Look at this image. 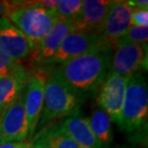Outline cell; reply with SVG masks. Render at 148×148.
Returning a JSON list of instances; mask_svg holds the SVG:
<instances>
[{
  "label": "cell",
  "mask_w": 148,
  "mask_h": 148,
  "mask_svg": "<svg viewBox=\"0 0 148 148\" xmlns=\"http://www.w3.org/2000/svg\"><path fill=\"white\" fill-rule=\"evenodd\" d=\"M147 117V82L143 74L136 73L128 77L118 125L126 132H136L146 126Z\"/></svg>",
  "instance_id": "3957f363"
},
{
  "label": "cell",
  "mask_w": 148,
  "mask_h": 148,
  "mask_svg": "<svg viewBox=\"0 0 148 148\" xmlns=\"http://www.w3.org/2000/svg\"><path fill=\"white\" fill-rule=\"evenodd\" d=\"M127 2L133 9H147L148 7V1L146 0H134Z\"/></svg>",
  "instance_id": "603a6c76"
},
{
  "label": "cell",
  "mask_w": 148,
  "mask_h": 148,
  "mask_svg": "<svg viewBox=\"0 0 148 148\" xmlns=\"http://www.w3.org/2000/svg\"><path fill=\"white\" fill-rule=\"evenodd\" d=\"M34 143L32 141H13V143H4L0 144V148H33Z\"/></svg>",
  "instance_id": "7402d4cb"
},
{
  "label": "cell",
  "mask_w": 148,
  "mask_h": 148,
  "mask_svg": "<svg viewBox=\"0 0 148 148\" xmlns=\"http://www.w3.org/2000/svg\"><path fill=\"white\" fill-rule=\"evenodd\" d=\"M73 31H76L74 20L59 18L40 44L32 51L29 56L30 61L36 64H49L64 38Z\"/></svg>",
  "instance_id": "8fae6325"
},
{
  "label": "cell",
  "mask_w": 148,
  "mask_h": 148,
  "mask_svg": "<svg viewBox=\"0 0 148 148\" xmlns=\"http://www.w3.org/2000/svg\"><path fill=\"white\" fill-rule=\"evenodd\" d=\"M133 8L127 1H114L103 26L101 36L112 49L132 26Z\"/></svg>",
  "instance_id": "4fadbf2b"
},
{
  "label": "cell",
  "mask_w": 148,
  "mask_h": 148,
  "mask_svg": "<svg viewBox=\"0 0 148 148\" xmlns=\"http://www.w3.org/2000/svg\"><path fill=\"white\" fill-rule=\"evenodd\" d=\"M147 69V44L121 43L114 47L109 72L129 77Z\"/></svg>",
  "instance_id": "ba28073f"
},
{
  "label": "cell",
  "mask_w": 148,
  "mask_h": 148,
  "mask_svg": "<svg viewBox=\"0 0 148 148\" xmlns=\"http://www.w3.org/2000/svg\"><path fill=\"white\" fill-rule=\"evenodd\" d=\"M34 47L28 38L9 20L0 17V52L20 62L31 55Z\"/></svg>",
  "instance_id": "30bf717a"
},
{
  "label": "cell",
  "mask_w": 148,
  "mask_h": 148,
  "mask_svg": "<svg viewBox=\"0 0 148 148\" xmlns=\"http://www.w3.org/2000/svg\"><path fill=\"white\" fill-rule=\"evenodd\" d=\"M27 74L25 70L0 79V114L22 92Z\"/></svg>",
  "instance_id": "9a60e30c"
},
{
  "label": "cell",
  "mask_w": 148,
  "mask_h": 148,
  "mask_svg": "<svg viewBox=\"0 0 148 148\" xmlns=\"http://www.w3.org/2000/svg\"><path fill=\"white\" fill-rule=\"evenodd\" d=\"M59 129L80 148H103L94 137L88 119L81 114L70 115L62 122Z\"/></svg>",
  "instance_id": "5bb4252c"
},
{
  "label": "cell",
  "mask_w": 148,
  "mask_h": 148,
  "mask_svg": "<svg viewBox=\"0 0 148 148\" xmlns=\"http://www.w3.org/2000/svg\"><path fill=\"white\" fill-rule=\"evenodd\" d=\"M120 148H127V147H120Z\"/></svg>",
  "instance_id": "d4e9b609"
},
{
  "label": "cell",
  "mask_w": 148,
  "mask_h": 148,
  "mask_svg": "<svg viewBox=\"0 0 148 148\" xmlns=\"http://www.w3.org/2000/svg\"><path fill=\"white\" fill-rule=\"evenodd\" d=\"M112 3L111 0H84L78 16L74 19L76 31L101 35Z\"/></svg>",
  "instance_id": "7c38bea8"
},
{
  "label": "cell",
  "mask_w": 148,
  "mask_h": 148,
  "mask_svg": "<svg viewBox=\"0 0 148 148\" xmlns=\"http://www.w3.org/2000/svg\"><path fill=\"white\" fill-rule=\"evenodd\" d=\"M0 144H1V140H0Z\"/></svg>",
  "instance_id": "484cf974"
},
{
  "label": "cell",
  "mask_w": 148,
  "mask_h": 148,
  "mask_svg": "<svg viewBox=\"0 0 148 148\" xmlns=\"http://www.w3.org/2000/svg\"><path fill=\"white\" fill-rule=\"evenodd\" d=\"M6 17L28 38L34 48L59 19L52 11L35 6L33 1H29L28 6L16 9Z\"/></svg>",
  "instance_id": "277c9868"
},
{
  "label": "cell",
  "mask_w": 148,
  "mask_h": 148,
  "mask_svg": "<svg viewBox=\"0 0 148 148\" xmlns=\"http://www.w3.org/2000/svg\"><path fill=\"white\" fill-rule=\"evenodd\" d=\"M82 0H58L53 10L58 18L74 20L78 16L81 10Z\"/></svg>",
  "instance_id": "ac0fdd59"
},
{
  "label": "cell",
  "mask_w": 148,
  "mask_h": 148,
  "mask_svg": "<svg viewBox=\"0 0 148 148\" xmlns=\"http://www.w3.org/2000/svg\"><path fill=\"white\" fill-rule=\"evenodd\" d=\"M29 137V125L22 92L0 114L1 143L23 141Z\"/></svg>",
  "instance_id": "52a82bcc"
},
{
  "label": "cell",
  "mask_w": 148,
  "mask_h": 148,
  "mask_svg": "<svg viewBox=\"0 0 148 148\" xmlns=\"http://www.w3.org/2000/svg\"><path fill=\"white\" fill-rule=\"evenodd\" d=\"M48 75L49 73L41 67L27 74L23 88V100L29 125V136L34 135L40 121Z\"/></svg>",
  "instance_id": "8992f818"
},
{
  "label": "cell",
  "mask_w": 148,
  "mask_h": 148,
  "mask_svg": "<svg viewBox=\"0 0 148 148\" xmlns=\"http://www.w3.org/2000/svg\"><path fill=\"white\" fill-rule=\"evenodd\" d=\"M132 26H148V10L147 9H133L132 12Z\"/></svg>",
  "instance_id": "44dd1931"
},
{
  "label": "cell",
  "mask_w": 148,
  "mask_h": 148,
  "mask_svg": "<svg viewBox=\"0 0 148 148\" xmlns=\"http://www.w3.org/2000/svg\"><path fill=\"white\" fill-rule=\"evenodd\" d=\"M128 77L109 72L98 90L97 104L112 121L119 123Z\"/></svg>",
  "instance_id": "9c48e42d"
},
{
  "label": "cell",
  "mask_w": 148,
  "mask_h": 148,
  "mask_svg": "<svg viewBox=\"0 0 148 148\" xmlns=\"http://www.w3.org/2000/svg\"><path fill=\"white\" fill-rule=\"evenodd\" d=\"M148 40V27H140V26H131L123 37L117 41V44L121 43H132L146 45ZM114 46V47H115Z\"/></svg>",
  "instance_id": "d6986e66"
},
{
  "label": "cell",
  "mask_w": 148,
  "mask_h": 148,
  "mask_svg": "<svg viewBox=\"0 0 148 148\" xmlns=\"http://www.w3.org/2000/svg\"><path fill=\"white\" fill-rule=\"evenodd\" d=\"M33 148H45V147H44L43 144L41 143L40 140H38L37 144H34V147Z\"/></svg>",
  "instance_id": "cb8c5ba5"
},
{
  "label": "cell",
  "mask_w": 148,
  "mask_h": 148,
  "mask_svg": "<svg viewBox=\"0 0 148 148\" xmlns=\"http://www.w3.org/2000/svg\"><path fill=\"white\" fill-rule=\"evenodd\" d=\"M25 67L20 62L12 60L3 53L0 52V79L12 74L25 71Z\"/></svg>",
  "instance_id": "ffe728a7"
},
{
  "label": "cell",
  "mask_w": 148,
  "mask_h": 148,
  "mask_svg": "<svg viewBox=\"0 0 148 148\" xmlns=\"http://www.w3.org/2000/svg\"><path fill=\"white\" fill-rule=\"evenodd\" d=\"M82 101L83 94L70 88L58 74L51 72L45 84L40 124L76 114Z\"/></svg>",
  "instance_id": "7a4b0ae2"
},
{
  "label": "cell",
  "mask_w": 148,
  "mask_h": 148,
  "mask_svg": "<svg viewBox=\"0 0 148 148\" xmlns=\"http://www.w3.org/2000/svg\"><path fill=\"white\" fill-rule=\"evenodd\" d=\"M112 49L80 56L60 64L55 70L70 88L81 94L96 92L110 69Z\"/></svg>",
  "instance_id": "6da1fadb"
},
{
  "label": "cell",
  "mask_w": 148,
  "mask_h": 148,
  "mask_svg": "<svg viewBox=\"0 0 148 148\" xmlns=\"http://www.w3.org/2000/svg\"><path fill=\"white\" fill-rule=\"evenodd\" d=\"M88 119L94 137L99 141L102 147L110 145L112 140V119L107 112H105L100 108L95 109L90 117Z\"/></svg>",
  "instance_id": "2e32d148"
},
{
  "label": "cell",
  "mask_w": 148,
  "mask_h": 148,
  "mask_svg": "<svg viewBox=\"0 0 148 148\" xmlns=\"http://www.w3.org/2000/svg\"><path fill=\"white\" fill-rule=\"evenodd\" d=\"M45 148H80L70 138L54 127L47 131L40 140Z\"/></svg>",
  "instance_id": "e0dca14e"
},
{
  "label": "cell",
  "mask_w": 148,
  "mask_h": 148,
  "mask_svg": "<svg viewBox=\"0 0 148 148\" xmlns=\"http://www.w3.org/2000/svg\"><path fill=\"white\" fill-rule=\"evenodd\" d=\"M112 49L101 35L73 31L64 38L49 64H63L80 56Z\"/></svg>",
  "instance_id": "5b68a950"
}]
</instances>
